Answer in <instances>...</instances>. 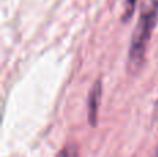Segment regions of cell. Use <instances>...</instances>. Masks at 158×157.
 Returning <instances> with one entry per match:
<instances>
[{
    "instance_id": "cell-1",
    "label": "cell",
    "mask_w": 158,
    "mask_h": 157,
    "mask_svg": "<svg viewBox=\"0 0 158 157\" xmlns=\"http://www.w3.org/2000/svg\"><path fill=\"white\" fill-rule=\"evenodd\" d=\"M158 21V0H143L140 6V15L136 28L132 33L129 47L128 68L131 72H137L146 60L148 42L151 39L154 27Z\"/></svg>"
},
{
    "instance_id": "cell-5",
    "label": "cell",
    "mask_w": 158,
    "mask_h": 157,
    "mask_svg": "<svg viewBox=\"0 0 158 157\" xmlns=\"http://www.w3.org/2000/svg\"><path fill=\"white\" fill-rule=\"evenodd\" d=\"M157 157H158V153H157Z\"/></svg>"
},
{
    "instance_id": "cell-2",
    "label": "cell",
    "mask_w": 158,
    "mask_h": 157,
    "mask_svg": "<svg viewBox=\"0 0 158 157\" xmlns=\"http://www.w3.org/2000/svg\"><path fill=\"white\" fill-rule=\"evenodd\" d=\"M103 86H101V81H96L94 85L90 89L89 97H87V120H89L90 125L94 127L97 122V114H98V107H100V100H101V93H103Z\"/></svg>"
},
{
    "instance_id": "cell-3",
    "label": "cell",
    "mask_w": 158,
    "mask_h": 157,
    "mask_svg": "<svg viewBox=\"0 0 158 157\" xmlns=\"http://www.w3.org/2000/svg\"><path fill=\"white\" fill-rule=\"evenodd\" d=\"M136 3H137V0H125V7H123V15H122L123 21H128V19L133 15Z\"/></svg>"
},
{
    "instance_id": "cell-4",
    "label": "cell",
    "mask_w": 158,
    "mask_h": 157,
    "mask_svg": "<svg viewBox=\"0 0 158 157\" xmlns=\"http://www.w3.org/2000/svg\"><path fill=\"white\" fill-rule=\"evenodd\" d=\"M57 157H78V150L75 146H65Z\"/></svg>"
}]
</instances>
